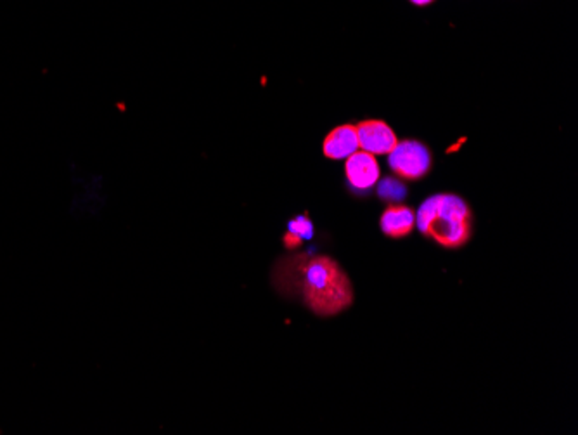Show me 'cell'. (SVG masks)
Masks as SVG:
<instances>
[{
  "instance_id": "obj_10",
  "label": "cell",
  "mask_w": 578,
  "mask_h": 435,
  "mask_svg": "<svg viewBox=\"0 0 578 435\" xmlns=\"http://www.w3.org/2000/svg\"><path fill=\"white\" fill-rule=\"evenodd\" d=\"M283 243H285L286 250H289V252H294V250H298V248L303 245V239H301L298 234L288 231L285 234V238H283Z\"/></svg>"
},
{
  "instance_id": "obj_11",
  "label": "cell",
  "mask_w": 578,
  "mask_h": 435,
  "mask_svg": "<svg viewBox=\"0 0 578 435\" xmlns=\"http://www.w3.org/2000/svg\"><path fill=\"white\" fill-rule=\"evenodd\" d=\"M412 4H416V5H428V4H432L434 0H410Z\"/></svg>"
},
{
  "instance_id": "obj_9",
  "label": "cell",
  "mask_w": 578,
  "mask_h": 435,
  "mask_svg": "<svg viewBox=\"0 0 578 435\" xmlns=\"http://www.w3.org/2000/svg\"><path fill=\"white\" fill-rule=\"evenodd\" d=\"M288 231L298 234L303 241L314 238V222L307 215H298L293 221H289Z\"/></svg>"
},
{
  "instance_id": "obj_6",
  "label": "cell",
  "mask_w": 578,
  "mask_h": 435,
  "mask_svg": "<svg viewBox=\"0 0 578 435\" xmlns=\"http://www.w3.org/2000/svg\"><path fill=\"white\" fill-rule=\"evenodd\" d=\"M359 136H357V125H340L333 129L327 138L324 139L322 151L331 160H347L350 155L359 151Z\"/></svg>"
},
{
  "instance_id": "obj_5",
  "label": "cell",
  "mask_w": 578,
  "mask_h": 435,
  "mask_svg": "<svg viewBox=\"0 0 578 435\" xmlns=\"http://www.w3.org/2000/svg\"><path fill=\"white\" fill-rule=\"evenodd\" d=\"M345 175L351 188L357 191H369L379 180V165L375 155L367 151H355L345 163Z\"/></svg>"
},
{
  "instance_id": "obj_7",
  "label": "cell",
  "mask_w": 578,
  "mask_h": 435,
  "mask_svg": "<svg viewBox=\"0 0 578 435\" xmlns=\"http://www.w3.org/2000/svg\"><path fill=\"white\" fill-rule=\"evenodd\" d=\"M416 226V213L405 205H392L381 215V231L388 238L400 239L410 234Z\"/></svg>"
},
{
  "instance_id": "obj_1",
  "label": "cell",
  "mask_w": 578,
  "mask_h": 435,
  "mask_svg": "<svg viewBox=\"0 0 578 435\" xmlns=\"http://www.w3.org/2000/svg\"><path fill=\"white\" fill-rule=\"evenodd\" d=\"M272 285L281 295L300 298L320 318L336 316L353 304V287L343 267L327 257L291 254L274 265Z\"/></svg>"
},
{
  "instance_id": "obj_8",
  "label": "cell",
  "mask_w": 578,
  "mask_h": 435,
  "mask_svg": "<svg viewBox=\"0 0 578 435\" xmlns=\"http://www.w3.org/2000/svg\"><path fill=\"white\" fill-rule=\"evenodd\" d=\"M377 195L383 202H388V204H397V202H402L407 195V188L400 180L393 179V177H386L379 182L377 186Z\"/></svg>"
},
{
  "instance_id": "obj_3",
  "label": "cell",
  "mask_w": 578,
  "mask_h": 435,
  "mask_svg": "<svg viewBox=\"0 0 578 435\" xmlns=\"http://www.w3.org/2000/svg\"><path fill=\"white\" fill-rule=\"evenodd\" d=\"M390 169L407 180H417L430 172L432 169V153L426 146L419 141L407 139L388 153Z\"/></svg>"
},
{
  "instance_id": "obj_2",
  "label": "cell",
  "mask_w": 578,
  "mask_h": 435,
  "mask_svg": "<svg viewBox=\"0 0 578 435\" xmlns=\"http://www.w3.org/2000/svg\"><path fill=\"white\" fill-rule=\"evenodd\" d=\"M416 224L425 236L432 238L445 248H461L473 232V213L461 197L442 193L425 200L417 213Z\"/></svg>"
},
{
  "instance_id": "obj_4",
  "label": "cell",
  "mask_w": 578,
  "mask_h": 435,
  "mask_svg": "<svg viewBox=\"0 0 578 435\" xmlns=\"http://www.w3.org/2000/svg\"><path fill=\"white\" fill-rule=\"evenodd\" d=\"M359 146L371 155H388L397 143V136L392 127L381 120H366L357 125Z\"/></svg>"
}]
</instances>
